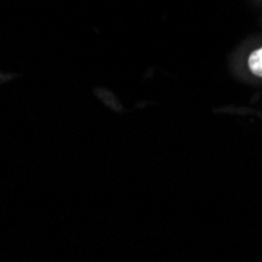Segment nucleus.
I'll list each match as a JSON object with an SVG mask.
<instances>
[{
    "mask_svg": "<svg viewBox=\"0 0 262 262\" xmlns=\"http://www.w3.org/2000/svg\"><path fill=\"white\" fill-rule=\"evenodd\" d=\"M248 68L254 76L262 77V47H259V49H256L254 52L250 54Z\"/></svg>",
    "mask_w": 262,
    "mask_h": 262,
    "instance_id": "f257e3e1",
    "label": "nucleus"
}]
</instances>
